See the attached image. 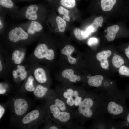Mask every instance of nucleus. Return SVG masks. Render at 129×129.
Instances as JSON below:
<instances>
[{"label":"nucleus","mask_w":129,"mask_h":129,"mask_svg":"<svg viewBox=\"0 0 129 129\" xmlns=\"http://www.w3.org/2000/svg\"><path fill=\"white\" fill-rule=\"evenodd\" d=\"M105 106L104 91L100 93L89 92L77 108L78 117L81 123L83 124L88 120L104 116Z\"/></svg>","instance_id":"nucleus-1"},{"label":"nucleus","mask_w":129,"mask_h":129,"mask_svg":"<svg viewBox=\"0 0 129 129\" xmlns=\"http://www.w3.org/2000/svg\"><path fill=\"white\" fill-rule=\"evenodd\" d=\"M105 99V114L113 119H124L129 112L124 91L116 88L104 91Z\"/></svg>","instance_id":"nucleus-2"},{"label":"nucleus","mask_w":129,"mask_h":129,"mask_svg":"<svg viewBox=\"0 0 129 129\" xmlns=\"http://www.w3.org/2000/svg\"><path fill=\"white\" fill-rule=\"evenodd\" d=\"M44 10L39 6L31 5L23 8L16 14L15 20L26 19L41 22L44 17Z\"/></svg>","instance_id":"nucleus-3"},{"label":"nucleus","mask_w":129,"mask_h":129,"mask_svg":"<svg viewBox=\"0 0 129 129\" xmlns=\"http://www.w3.org/2000/svg\"><path fill=\"white\" fill-rule=\"evenodd\" d=\"M5 32L8 40L13 44H22L34 38L30 36L19 24L11 26Z\"/></svg>","instance_id":"nucleus-4"},{"label":"nucleus","mask_w":129,"mask_h":129,"mask_svg":"<svg viewBox=\"0 0 129 129\" xmlns=\"http://www.w3.org/2000/svg\"><path fill=\"white\" fill-rule=\"evenodd\" d=\"M89 92L83 89L80 90L69 88L65 90L60 91L59 93L62 99H64L65 102H74L77 99L84 98Z\"/></svg>","instance_id":"nucleus-5"},{"label":"nucleus","mask_w":129,"mask_h":129,"mask_svg":"<svg viewBox=\"0 0 129 129\" xmlns=\"http://www.w3.org/2000/svg\"><path fill=\"white\" fill-rule=\"evenodd\" d=\"M31 37L38 36L43 30L41 22L35 21H29L19 24Z\"/></svg>","instance_id":"nucleus-6"},{"label":"nucleus","mask_w":129,"mask_h":129,"mask_svg":"<svg viewBox=\"0 0 129 129\" xmlns=\"http://www.w3.org/2000/svg\"><path fill=\"white\" fill-rule=\"evenodd\" d=\"M34 53V56L37 58L39 59L45 58L48 60L53 59L55 56L54 51L48 49L47 45L44 43H40L38 45Z\"/></svg>","instance_id":"nucleus-7"},{"label":"nucleus","mask_w":129,"mask_h":129,"mask_svg":"<svg viewBox=\"0 0 129 129\" xmlns=\"http://www.w3.org/2000/svg\"><path fill=\"white\" fill-rule=\"evenodd\" d=\"M50 117L58 125L69 123L72 119V113L69 111L55 112L49 114Z\"/></svg>","instance_id":"nucleus-8"},{"label":"nucleus","mask_w":129,"mask_h":129,"mask_svg":"<svg viewBox=\"0 0 129 129\" xmlns=\"http://www.w3.org/2000/svg\"><path fill=\"white\" fill-rule=\"evenodd\" d=\"M13 111L16 117H20L23 115L27 111L28 104L25 99L18 98L15 100L13 103Z\"/></svg>","instance_id":"nucleus-9"},{"label":"nucleus","mask_w":129,"mask_h":129,"mask_svg":"<svg viewBox=\"0 0 129 129\" xmlns=\"http://www.w3.org/2000/svg\"><path fill=\"white\" fill-rule=\"evenodd\" d=\"M0 9L5 11L11 18L14 19L19 10L11 0H0Z\"/></svg>","instance_id":"nucleus-10"},{"label":"nucleus","mask_w":129,"mask_h":129,"mask_svg":"<svg viewBox=\"0 0 129 129\" xmlns=\"http://www.w3.org/2000/svg\"><path fill=\"white\" fill-rule=\"evenodd\" d=\"M41 113L37 109L33 110L28 113L24 117L21 121L24 126H30L37 121L40 118Z\"/></svg>","instance_id":"nucleus-11"},{"label":"nucleus","mask_w":129,"mask_h":129,"mask_svg":"<svg viewBox=\"0 0 129 129\" xmlns=\"http://www.w3.org/2000/svg\"><path fill=\"white\" fill-rule=\"evenodd\" d=\"M54 99L48 106L49 114L55 112L69 111L68 106L61 98H56Z\"/></svg>","instance_id":"nucleus-12"},{"label":"nucleus","mask_w":129,"mask_h":129,"mask_svg":"<svg viewBox=\"0 0 129 129\" xmlns=\"http://www.w3.org/2000/svg\"><path fill=\"white\" fill-rule=\"evenodd\" d=\"M90 128L92 129H108L106 118L104 116L94 119Z\"/></svg>","instance_id":"nucleus-13"},{"label":"nucleus","mask_w":129,"mask_h":129,"mask_svg":"<svg viewBox=\"0 0 129 129\" xmlns=\"http://www.w3.org/2000/svg\"><path fill=\"white\" fill-rule=\"evenodd\" d=\"M104 80V77L102 75H97L89 77L87 82L88 84L91 86L99 88Z\"/></svg>","instance_id":"nucleus-14"},{"label":"nucleus","mask_w":129,"mask_h":129,"mask_svg":"<svg viewBox=\"0 0 129 129\" xmlns=\"http://www.w3.org/2000/svg\"><path fill=\"white\" fill-rule=\"evenodd\" d=\"M34 77L36 81L41 84L45 83L47 81V77L44 70L42 68H37L34 72Z\"/></svg>","instance_id":"nucleus-15"},{"label":"nucleus","mask_w":129,"mask_h":129,"mask_svg":"<svg viewBox=\"0 0 129 129\" xmlns=\"http://www.w3.org/2000/svg\"><path fill=\"white\" fill-rule=\"evenodd\" d=\"M75 49L73 46L67 45L65 46L61 50V53L63 54L66 55L68 62L71 64H74L76 62V58L72 57L71 55L74 51Z\"/></svg>","instance_id":"nucleus-16"},{"label":"nucleus","mask_w":129,"mask_h":129,"mask_svg":"<svg viewBox=\"0 0 129 129\" xmlns=\"http://www.w3.org/2000/svg\"><path fill=\"white\" fill-rule=\"evenodd\" d=\"M62 75L63 77L72 82H76L79 81L81 79L80 76L74 74L73 70L71 69L64 70L62 71Z\"/></svg>","instance_id":"nucleus-17"},{"label":"nucleus","mask_w":129,"mask_h":129,"mask_svg":"<svg viewBox=\"0 0 129 129\" xmlns=\"http://www.w3.org/2000/svg\"><path fill=\"white\" fill-rule=\"evenodd\" d=\"M119 29V27L117 25H114L107 28L108 32L106 35V38L109 41L113 40L115 39L116 35Z\"/></svg>","instance_id":"nucleus-18"},{"label":"nucleus","mask_w":129,"mask_h":129,"mask_svg":"<svg viewBox=\"0 0 129 129\" xmlns=\"http://www.w3.org/2000/svg\"><path fill=\"white\" fill-rule=\"evenodd\" d=\"M25 53L19 50H15L12 53V59L16 64H19L22 62L24 59Z\"/></svg>","instance_id":"nucleus-19"},{"label":"nucleus","mask_w":129,"mask_h":129,"mask_svg":"<svg viewBox=\"0 0 129 129\" xmlns=\"http://www.w3.org/2000/svg\"><path fill=\"white\" fill-rule=\"evenodd\" d=\"M48 89L41 85H39L37 86L33 91L34 95L36 97L41 98L43 97L47 94Z\"/></svg>","instance_id":"nucleus-20"},{"label":"nucleus","mask_w":129,"mask_h":129,"mask_svg":"<svg viewBox=\"0 0 129 129\" xmlns=\"http://www.w3.org/2000/svg\"><path fill=\"white\" fill-rule=\"evenodd\" d=\"M110 117L106 118L108 129H121L124 128L122 126V121H117Z\"/></svg>","instance_id":"nucleus-21"},{"label":"nucleus","mask_w":129,"mask_h":129,"mask_svg":"<svg viewBox=\"0 0 129 129\" xmlns=\"http://www.w3.org/2000/svg\"><path fill=\"white\" fill-rule=\"evenodd\" d=\"M116 2V0H101V5L102 10L105 11L111 10Z\"/></svg>","instance_id":"nucleus-22"},{"label":"nucleus","mask_w":129,"mask_h":129,"mask_svg":"<svg viewBox=\"0 0 129 129\" xmlns=\"http://www.w3.org/2000/svg\"><path fill=\"white\" fill-rule=\"evenodd\" d=\"M103 21V19L102 17L100 16L97 17L88 27L92 33L95 32L97 30L98 27L102 25Z\"/></svg>","instance_id":"nucleus-23"},{"label":"nucleus","mask_w":129,"mask_h":129,"mask_svg":"<svg viewBox=\"0 0 129 129\" xmlns=\"http://www.w3.org/2000/svg\"><path fill=\"white\" fill-rule=\"evenodd\" d=\"M73 34L78 40H82L87 38L90 35L85 31H83L78 28H75L73 30Z\"/></svg>","instance_id":"nucleus-24"},{"label":"nucleus","mask_w":129,"mask_h":129,"mask_svg":"<svg viewBox=\"0 0 129 129\" xmlns=\"http://www.w3.org/2000/svg\"><path fill=\"white\" fill-rule=\"evenodd\" d=\"M0 32L1 34L4 33L6 29V24L5 18L7 14L2 10L0 9Z\"/></svg>","instance_id":"nucleus-25"},{"label":"nucleus","mask_w":129,"mask_h":129,"mask_svg":"<svg viewBox=\"0 0 129 129\" xmlns=\"http://www.w3.org/2000/svg\"><path fill=\"white\" fill-rule=\"evenodd\" d=\"M16 71L17 73V79L19 77L21 80H23L26 78L27 73L23 66L20 65H17Z\"/></svg>","instance_id":"nucleus-26"},{"label":"nucleus","mask_w":129,"mask_h":129,"mask_svg":"<svg viewBox=\"0 0 129 129\" xmlns=\"http://www.w3.org/2000/svg\"><path fill=\"white\" fill-rule=\"evenodd\" d=\"M34 78L32 75L29 76L28 78L25 85L24 87L25 90L30 92L33 91L35 87L34 85Z\"/></svg>","instance_id":"nucleus-27"},{"label":"nucleus","mask_w":129,"mask_h":129,"mask_svg":"<svg viewBox=\"0 0 129 129\" xmlns=\"http://www.w3.org/2000/svg\"><path fill=\"white\" fill-rule=\"evenodd\" d=\"M112 62L113 65L116 68H119L124 63L123 58L118 55L114 56L112 59Z\"/></svg>","instance_id":"nucleus-28"},{"label":"nucleus","mask_w":129,"mask_h":129,"mask_svg":"<svg viewBox=\"0 0 129 129\" xmlns=\"http://www.w3.org/2000/svg\"><path fill=\"white\" fill-rule=\"evenodd\" d=\"M55 20L60 32L61 33L64 32L66 26L65 21L59 16L56 17Z\"/></svg>","instance_id":"nucleus-29"},{"label":"nucleus","mask_w":129,"mask_h":129,"mask_svg":"<svg viewBox=\"0 0 129 129\" xmlns=\"http://www.w3.org/2000/svg\"><path fill=\"white\" fill-rule=\"evenodd\" d=\"M112 54L111 51L109 50H104L97 53L96 56L97 59L101 62L103 60L107 59Z\"/></svg>","instance_id":"nucleus-30"},{"label":"nucleus","mask_w":129,"mask_h":129,"mask_svg":"<svg viewBox=\"0 0 129 129\" xmlns=\"http://www.w3.org/2000/svg\"><path fill=\"white\" fill-rule=\"evenodd\" d=\"M57 11L60 14L63 15V18L64 20L67 22L70 21V18L69 15V11L68 10L60 6L58 9Z\"/></svg>","instance_id":"nucleus-31"},{"label":"nucleus","mask_w":129,"mask_h":129,"mask_svg":"<svg viewBox=\"0 0 129 129\" xmlns=\"http://www.w3.org/2000/svg\"><path fill=\"white\" fill-rule=\"evenodd\" d=\"M60 2L62 6L67 8H73L76 5L75 0H61Z\"/></svg>","instance_id":"nucleus-32"},{"label":"nucleus","mask_w":129,"mask_h":129,"mask_svg":"<svg viewBox=\"0 0 129 129\" xmlns=\"http://www.w3.org/2000/svg\"><path fill=\"white\" fill-rule=\"evenodd\" d=\"M119 74L121 75L129 77V68L124 65L121 66L118 70Z\"/></svg>","instance_id":"nucleus-33"},{"label":"nucleus","mask_w":129,"mask_h":129,"mask_svg":"<svg viewBox=\"0 0 129 129\" xmlns=\"http://www.w3.org/2000/svg\"><path fill=\"white\" fill-rule=\"evenodd\" d=\"M124 121H122V125L124 128L129 129V112L128 113L124 118Z\"/></svg>","instance_id":"nucleus-34"},{"label":"nucleus","mask_w":129,"mask_h":129,"mask_svg":"<svg viewBox=\"0 0 129 129\" xmlns=\"http://www.w3.org/2000/svg\"><path fill=\"white\" fill-rule=\"evenodd\" d=\"M98 42V40L97 38L95 37H92L89 39L88 43L89 45L93 46L97 44Z\"/></svg>","instance_id":"nucleus-35"},{"label":"nucleus","mask_w":129,"mask_h":129,"mask_svg":"<svg viewBox=\"0 0 129 129\" xmlns=\"http://www.w3.org/2000/svg\"><path fill=\"white\" fill-rule=\"evenodd\" d=\"M100 62V65L102 68L106 69L108 67L109 64L107 59L102 60Z\"/></svg>","instance_id":"nucleus-36"},{"label":"nucleus","mask_w":129,"mask_h":129,"mask_svg":"<svg viewBox=\"0 0 129 129\" xmlns=\"http://www.w3.org/2000/svg\"><path fill=\"white\" fill-rule=\"evenodd\" d=\"M5 112V109L1 105H0V119L2 117Z\"/></svg>","instance_id":"nucleus-37"},{"label":"nucleus","mask_w":129,"mask_h":129,"mask_svg":"<svg viewBox=\"0 0 129 129\" xmlns=\"http://www.w3.org/2000/svg\"><path fill=\"white\" fill-rule=\"evenodd\" d=\"M7 91L6 89L2 86L1 84L0 85V94H3L5 93Z\"/></svg>","instance_id":"nucleus-38"},{"label":"nucleus","mask_w":129,"mask_h":129,"mask_svg":"<svg viewBox=\"0 0 129 129\" xmlns=\"http://www.w3.org/2000/svg\"><path fill=\"white\" fill-rule=\"evenodd\" d=\"M59 126H58V125H53L50 126L49 127H48V129H59Z\"/></svg>","instance_id":"nucleus-39"},{"label":"nucleus","mask_w":129,"mask_h":129,"mask_svg":"<svg viewBox=\"0 0 129 129\" xmlns=\"http://www.w3.org/2000/svg\"><path fill=\"white\" fill-rule=\"evenodd\" d=\"M127 98H129V88H127L124 91Z\"/></svg>","instance_id":"nucleus-40"},{"label":"nucleus","mask_w":129,"mask_h":129,"mask_svg":"<svg viewBox=\"0 0 129 129\" xmlns=\"http://www.w3.org/2000/svg\"><path fill=\"white\" fill-rule=\"evenodd\" d=\"M125 54L127 57L129 59V49L127 48L125 50Z\"/></svg>","instance_id":"nucleus-41"},{"label":"nucleus","mask_w":129,"mask_h":129,"mask_svg":"<svg viewBox=\"0 0 129 129\" xmlns=\"http://www.w3.org/2000/svg\"><path fill=\"white\" fill-rule=\"evenodd\" d=\"M3 66L2 64L1 61V59L0 60V71L1 72Z\"/></svg>","instance_id":"nucleus-42"},{"label":"nucleus","mask_w":129,"mask_h":129,"mask_svg":"<svg viewBox=\"0 0 129 129\" xmlns=\"http://www.w3.org/2000/svg\"><path fill=\"white\" fill-rule=\"evenodd\" d=\"M127 48L129 49V45L128 46V47Z\"/></svg>","instance_id":"nucleus-43"}]
</instances>
